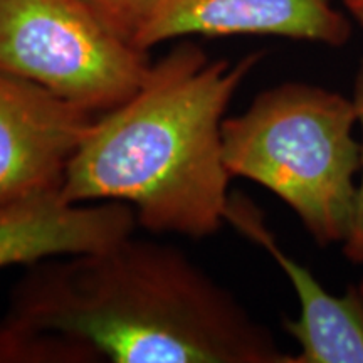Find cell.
Returning a JSON list of instances; mask_svg holds the SVG:
<instances>
[{
  "mask_svg": "<svg viewBox=\"0 0 363 363\" xmlns=\"http://www.w3.org/2000/svg\"><path fill=\"white\" fill-rule=\"evenodd\" d=\"M201 267L131 235L48 257L13 288L0 363H291Z\"/></svg>",
  "mask_w": 363,
  "mask_h": 363,
  "instance_id": "6da1fadb",
  "label": "cell"
},
{
  "mask_svg": "<svg viewBox=\"0 0 363 363\" xmlns=\"http://www.w3.org/2000/svg\"><path fill=\"white\" fill-rule=\"evenodd\" d=\"M261 52L235 65L177 45L126 101L96 115L67 165L71 203L121 202L152 233L203 239L225 224L230 177L222 123Z\"/></svg>",
  "mask_w": 363,
  "mask_h": 363,
  "instance_id": "7a4b0ae2",
  "label": "cell"
},
{
  "mask_svg": "<svg viewBox=\"0 0 363 363\" xmlns=\"http://www.w3.org/2000/svg\"><path fill=\"white\" fill-rule=\"evenodd\" d=\"M355 125L353 101L337 91L306 83L274 86L222 123L225 169L279 197L318 246L343 242L360 172Z\"/></svg>",
  "mask_w": 363,
  "mask_h": 363,
  "instance_id": "3957f363",
  "label": "cell"
},
{
  "mask_svg": "<svg viewBox=\"0 0 363 363\" xmlns=\"http://www.w3.org/2000/svg\"><path fill=\"white\" fill-rule=\"evenodd\" d=\"M148 51L116 34L86 0H0V71L94 115L147 78Z\"/></svg>",
  "mask_w": 363,
  "mask_h": 363,
  "instance_id": "277c9868",
  "label": "cell"
},
{
  "mask_svg": "<svg viewBox=\"0 0 363 363\" xmlns=\"http://www.w3.org/2000/svg\"><path fill=\"white\" fill-rule=\"evenodd\" d=\"M96 118L43 86L0 71V206L61 194Z\"/></svg>",
  "mask_w": 363,
  "mask_h": 363,
  "instance_id": "5b68a950",
  "label": "cell"
},
{
  "mask_svg": "<svg viewBox=\"0 0 363 363\" xmlns=\"http://www.w3.org/2000/svg\"><path fill=\"white\" fill-rule=\"evenodd\" d=\"M187 35H276L342 48L352 24L331 0H162L135 45L148 51Z\"/></svg>",
  "mask_w": 363,
  "mask_h": 363,
  "instance_id": "8992f818",
  "label": "cell"
},
{
  "mask_svg": "<svg viewBox=\"0 0 363 363\" xmlns=\"http://www.w3.org/2000/svg\"><path fill=\"white\" fill-rule=\"evenodd\" d=\"M225 222L264 249L291 281L299 301L298 320H284L299 348L291 363H363V299L357 286L342 296L326 291L306 266L286 254L261 208L242 194L230 195Z\"/></svg>",
  "mask_w": 363,
  "mask_h": 363,
  "instance_id": "52a82bcc",
  "label": "cell"
},
{
  "mask_svg": "<svg viewBox=\"0 0 363 363\" xmlns=\"http://www.w3.org/2000/svg\"><path fill=\"white\" fill-rule=\"evenodd\" d=\"M135 224L126 203H71L62 194L0 206V267L94 251L131 235Z\"/></svg>",
  "mask_w": 363,
  "mask_h": 363,
  "instance_id": "ba28073f",
  "label": "cell"
},
{
  "mask_svg": "<svg viewBox=\"0 0 363 363\" xmlns=\"http://www.w3.org/2000/svg\"><path fill=\"white\" fill-rule=\"evenodd\" d=\"M108 26L121 38L135 44L162 0H86Z\"/></svg>",
  "mask_w": 363,
  "mask_h": 363,
  "instance_id": "9c48e42d",
  "label": "cell"
},
{
  "mask_svg": "<svg viewBox=\"0 0 363 363\" xmlns=\"http://www.w3.org/2000/svg\"><path fill=\"white\" fill-rule=\"evenodd\" d=\"M353 106L357 113V123L362 128V143H360V180L357 182V197L355 207H353V217L347 238L343 240V256L352 264H363V59L358 65L355 84H353Z\"/></svg>",
  "mask_w": 363,
  "mask_h": 363,
  "instance_id": "30bf717a",
  "label": "cell"
},
{
  "mask_svg": "<svg viewBox=\"0 0 363 363\" xmlns=\"http://www.w3.org/2000/svg\"><path fill=\"white\" fill-rule=\"evenodd\" d=\"M343 6L353 19L363 26V0H343Z\"/></svg>",
  "mask_w": 363,
  "mask_h": 363,
  "instance_id": "8fae6325",
  "label": "cell"
},
{
  "mask_svg": "<svg viewBox=\"0 0 363 363\" xmlns=\"http://www.w3.org/2000/svg\"><path fill=\"white\" fill-rule=\"evenodd\" d=\"M357 288H358V293H360V296H362V299H363V279L360 281V284H358Z\"/></svg>",
  "mask_w": 363,
  "mask_h": 363,
  "instance_id": "7c38bea8",
  "label": "cell"
}]
</instances>
